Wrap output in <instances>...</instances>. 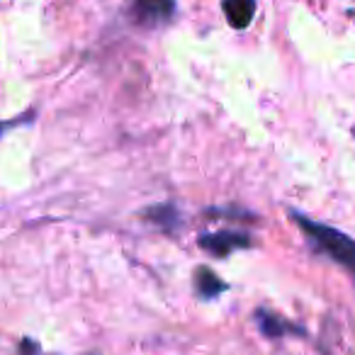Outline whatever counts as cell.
Here are the masks:
<instances>
[{"mask_svg":"<svg viewBox=\"0 0 355 355\" xmlns=\"http://www.w3.org/2000/svg\"><path fill=\"white\" fill-rule=\"evenodd\" d=\"M290 217H292V222L302 229V234L314 243L316 251H321L324 256H329L331 261L340 263L343 268L355 272V241L348 234H343L340 229L329 227V224L316 222V219L304 217V214L295 212V209L290 212Z\"/></svg>","mask_w":355,"mask_h":355,"instance_id":"1","label":"cell"},{"mask_svg":"<svg viewBox=\"0 0 355 355\" xmlns=\"http://www.w3.org/2000/svg\"><path fill=\"white\" fill-rule=\"evenodd\" d=\"M175 12V0H129V17L134 25L153 27L166 25Z\"/></svg>","mask_w":355,"mask_h":355,"instance_id":"2","label":"cell"},{"mask_svg":"<svg viewBox=\"0 0 355 355\" xmlns=\"http://www.w3.org/2000/svg\"><path fill=\"white\" fill-rule=\"evenodd\" d=\"M200 248H205L212 256L222 258L229 253L239 251V248H248L251 246V236L246 232H214V234H202L198 239Z\"/></svg>","mask_w":355,"mask_h":355,"instance_id":"3","label":"cell"},{"mask_svg":"<svg viewBox=\"0 0 355 355\" xmlns=\"http://www.w3.org/2000/svg\"><path fill=\"white\" fill-rule=\"evenodd\" d=\"M256 0H222V10L234 30H246L256 17Z\"/></svg>","mask_w":355,"mask_h":355,"instance_id":"4","label":"cell"},{"mask_svg":"<svg viewBox=\"0 0 355 355\" xmlns=\"http://www.w3.org/2000/svg\"><path fill=\"white\" fill-rule=\"evenodd\" d=\"M144 217L163 229H175L180 224V212L175 205H153V207L144 209Z\"/></svg>","mask_w":355,"mask_h":355,"instance_id":"5","label":"cell"},{"mask_svg":"<svg viewBox=\"0 0 355 355\" xmlns=\"http://www.w3.org/2000/svg\"><path fill=\"white\" fill-rule=\"evenodd\" d=\"M195 287H198V292L205 300H212V297L222 295L227 285H224L209 268H198V270H195Z\"/></svg>","mask_w":355,"mask_h":355,"instance_id":"6","label":"cell"}]
</instances>
